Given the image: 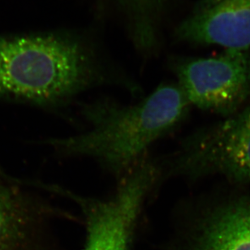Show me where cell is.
I'll use <instances>...</instances> for the list:
<instances>
[{
	"label": "cell",
	"instance_id": "6da1fadb",
	"mask_svg": "<svg viewBox=\"0 0 250 250\" xmlns=\"http://www.w3.org/2000/svg\"><path fill=\"white\" fill-rule=\"evenodd\" d=\"M191 106L177 83L161 84L136 104L106 98L83 103L85 129L48 143L62 156L94 160L118 181L155 142L177 129Z\"/></svg>",
	"mask_w": 250,
	"mask_h": 250
},
{
	"label": "cell",
	"instance_id": "7a4b0ae2",
	"mask_svg": "<svg viewBox=\"0 0 250 250\" xmlns=\"http://www.w3.org/2000/svg\"><path fill=\"white\" fill-rule=\"evenodd\" d=\"M113 82L73 37L0 35V97L63 108L82 93Z\"/></svg>",
	"mask_w": 250,
	"mask_h": 250
},
{
	"label": "cell",
	"instance_id": "3957f363",
	"mask_svg": "<svg viewBox=\"0 0 250 250\" xmlns=\"http://www.w3.org/2000/svg\"><path fill=\"white\" fill-rule=\"evenodd\" d=\"M157 162L161 185L168 179L197 181L212 176L250 183V105L225 121L188 135Z\"/></svg>",
	"mask_w": 250,
	"mask_h": 250
},
{
	"label": "cell",
	"instance_id": "277c9868",
	"mask_svg": "<svg viewBox=\"0 0 250 250\" xmlns=\"http://www.w3.org/2000/svg\"><path fill=\"white\" fill-rule=\"evenodd\" d=\"M157 186L156 168L143 162L117 181L115 192L106 199L61 187L56 188V192L82 211L86 231L84 250H130L145 204Z\"/></svg>",
	"mask_w": 250,
	"mask_h": 250
},
{
	"label": "cell",
	"instance_id": "5b68a950",
	"mask_svg": "<svg viewBox=\"0 0 250 250\" xmlns=\"http://www.w3.org/2000/svg\"><path fill=\"white\" fill-rule=\"evenodd\" d=\"M185 206L171 250H250V195L206 197Z\"/></svg>",
	"mask_w": 250,
	"mask_h": 250
},
{
	"label": "cell",
	"instance_id": "8992f818",
	"mask_svg": "<svg viewBox=\"0 0 250 250\" xmlns=\"http://www.w3.org/2000/svg\"><path fill=\"white\" fill-rule=\"evenodd\" d=\"M175 72L191 106L225 117L250 96V52L229 49L213 58L179 62Z\"/></svg>",
	"mask_w": 250,
	"mask_h": 250
},
{
	"label": "cell",
	"instance_id": "52a82bcc",
	"mask_svg": "<svg viewBox=\"0 0 250 250\" xmlns=\"http://www.w3.org/2000/svg\"><path fill=\"white\" fill-rule=\"evenodd\" d=\"M177 35L191 43L250 52V0H202Z\"/></svg>",
	"mask_w": 250,
	"mask_h": 250
},
{
	"label": "cell",
	"instance_id": "ba28073f",
	"mask_svg": "<svg viewBox=\"0 0 250 250\" xmlns=\"http://www.w3.org/2000/svg\"><path fill=\"white\" fill-rule=\"evenodd\" d=\"M56 216L76 219L0 180V250H50L44 229L47 219Z\"/></svg>",
	"mask_w": 250,
	"mask_h": 250
},
{
	"label": "cell",
	"instance_id": "9c48e42d",
	"mask_svg": "<svg viewBox=\"0 0 250 250\" xmlns=\"http://www.w3.org/2000/svg\"><path fill=\"white\" fill-rule=\"evenodd\" d=\"M137 19V37L142 40H149L154 37L153 19L164 0H121Z\"/></svg>",
	"mask_w": 250,
	"mask_h": 250
},
{
	"label": "cell",
	"instance_id": "30bf717a",
	"mask_svg": "<svg viewBox=\"0 0 250 250\" xmlns=\"http://www.w3.org/2000/svg\"><path fill=\"white\" fill-rule=\"evenodd\" d=\"M143 161L151 162L152 164H154V166L156 167L157 171H158V174H159V182H158V186H159V181H160V171H159V166H158V164H157V162L155 161V159H151V158H149V157H147V158H146V159H143V160H142V161L140 162V163H142V162ZM137 165H136V166H137ZM56 186H55V187H54L53 186V187L51 188V190H53V191H55V192H56Z\"/></svg>",
	"mask_w": 250,
	"mask_h": 250
}]
</instances>
